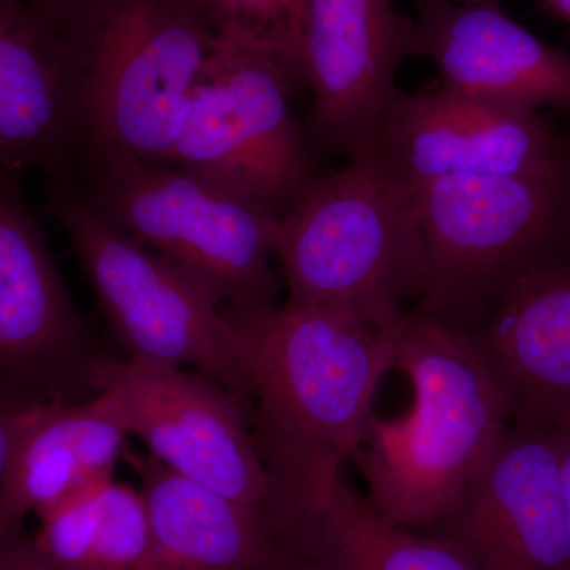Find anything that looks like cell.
Returning a JSON list of instances; mask_svg holds the SVG:
<instances>
[{"label":"cell","instance_id":"cell-1","mask_svg":"<svg viewBox=\"0 0 570 570\" xmlns=\"http://www.w3.org/2000/svg\"><path fill=\"white\" fill-rule=\"evenodd\" d=\"M255 400L269 478L340 474L362 448L379 384L395 366L396 325L370 328L322 307L227 309Z\"/></svg>","mask_w":570,"mask_h":570},{"label":"cell","instance_id":"cell-2","mask_svg":"<svg viewBox=\"0 0 570 570\" xmlns=\"http://www.w3.org/2000/svg\"><path fill=\"white\" fill-rule=\"evenodd\" d=\"M395 367L414 389L411 412L371 419L354 459L385 519L407 530L434 528L493 455L512 406L472 332L430 314L397 322Z\"/></svg>","mask_w":570,"mask_h":570},{"label":"cell","instance_id":"cell-3","mask_svg":"<svg viewBox=\"0 0 570 570\" xmlns=\"http://www.w3.org/2000/svg\"><path fill=\"white\" fill-rule=\"evenodd\" d=\"M276 255L287 302L322 307L387 330L420 298L426 250L411 187L396 181L374 149L316 178L281 216Z\"/></svg>","mask_w":570,"mask_h":570},{"label":"cell","instance_id":"cell-4","mask_svg":"<svg viewBox=\"0 0 570 570\" xmlns=\"http://www.w3.org/2000/svg\"><path fill=\"white\" fill-rule=\"evenodd\" d=\"M82 148L165 163L216 26L198 0H80L61 22Z\"/></svg>","mask_w":570,"mask_h":570},{"label":"cell","instance_id":"cell-5","mask_svg":"<svg viewBox=\"0 0 570 570\" xmlns=\"http://www.w3.org/2000/svg\"><path fill=\"white\" fill-rule=\"evenodd\" d=\"M92 164L77 193L108 223L181 266L227 309L277 306L279 214L178 165L129 154Z\"/></svg>","mask_w":570,"mask_h":570},{"label":"cell","instance_id":"cell-6","mask_svg":"<svg viewBox=\"0 0 570 570\" xmlns=\"http://www.w3.org/2000/svg\"><path fill=\"white\" fill-rule=\"evenodd\" d=\"M127 360L195 367L250 401L234 326L206 285L108 223L62 181L48 204Z\"/></svg>","mask_w":570,"mask_h":570},{"label":"cell","instance_id":"cell-7","mask_svg":"<svg viewBox=\"0 0 570 570\" xmlns=\"http://www.w3.org/2000/svg\"><path fill=\"white\" fill-rule=\"evenodd\" d=\"M412 193L426 250L420 298L426 314L461 328L482 321L517 276L557 255L570 227V171L449 176Z\"/></svg>","mask_w":570,"mask_h":570},{"label":"cell","instance_id":"cell-8","mask_svg":"<svg viewBox=\"0 0 570 570\" xmlns=\"http://www.w3.org/2000/svg\"><path fill=\"white\" fill-rule=\"evenodd\" d=\"M298 80L268 45L216 28L165 164L246 195L283 216L316 179L288 89Z\"/></svg>","mask_w":570,"mask_h":570},{"label":"cell","instance_id":"cell-9","mask_svg":"<svg viewBox=\"0 0 570 570\" xmlns=\"http://www.w3.org/2000/svg\"><path fill=\"white\" fill-rule=\"evenodd\" d=\"M94 393L110 397L127 434L176 474L266 513L272 483L247 401L183 367L104 358Z\"/></svg>","mask_w":570,"mask_h":570},{"label":"cell","instance_id":"cell-10","mask_svg":"<svg viewBox=\"0 0 570 570\" xmlns=\"http://www.w3.org/2000/svg\"><path fill=\"white\" fill-rule=\"evenodd\" d=\"M104 356L21 193L0 168V385L75 403Z\"/></svg>","mask_w":570,"mask_h":570},{"label":"cell","instance_id":"cell-11","mask_svg":"<svg viewBox=\"0 0 570 570\" xmlns=\"http://www.w3.org/2000/svg\"><path fill=\"white\" fill-rule=\"evenodd\" d=\"M374 153L406 187L449 176L561 175L570 160L538 111L494 102L436 82L397 94Z\"/></svg>","mask_w":570,"mask_h":570},{"label":"cell","instance_id":"cell-12","mask_svg":"<svg viewBox=\"0 0 570 570\" xmlns=\"http://www.w3.org/2000/svg\"><path fill=\"white\" fill-rule=\"evenodd\" d=\"M409 24L395 0H306L302 73L313 92L311 145L348 159L374 148L400 94Z\"/></svg>","mask_w":570,"mask_h":570},{"label":"cell","instance_id":"cell-13","mask_svg":"<svg viewBox=\"0 0 570 570\" xmlns=\"http://www.w3.org/2000/svg\"><path fill=\"white\" fill-rule=\"evenodd\" d=\"M433 534L479 570H570L551 431L513 422L455 512Z\"/></svg>","mask_w":570,"mask_h":570},{"label":"cell","instance_id":"cell-14","mask_svg":"<svg viewBox=\"0 0 570 570\" xmlns=\"http://www.w3.org/2000/svg\"><path fill=\"white\" fill-rule=\"evenodd\" d=\"M407 56L430 59L441 85L538 111L570 110V55L494 6L414 0Z\"/></svg>","mask_w":570,"mask_h":570},{"label":"cell","instance_id":"cell-15","mask_svg":"<svg viewBox=\"0 0 570 570\" xmlns=\"http://www.w3.org/2000/svg\"><path fill=\"white\" fill-rule=\"evenodd\" d=\"M81 148L61 26L26 0H0V168L67 178Z\"/></svg>","mask_w":570,"mask_h":570},{"label":"cell","instance_id":"cell-16","mask_svg":"<svg viewBox=\"0 0 570 570\" xmlns=\"http://www.w3.org/2000/svg\"><path fill=\"white\" fill-rule=\"evenodd\" d=\"M472 332L501 379L515 422L570 426V261L531 266L502 291Z\"/></svg>","mask_w":570,"mask_h":570},{"label":"cell","instance_id":"cell-17","mask_svg":"<svg viewBox=\"0 0 570 570\" xmlns=\"http://www.w3.org/2000/svg\"><path fill=\"white\" fill-rule=\"evenodd\" d=\"M277 546L333 570H479L438 535L385 519L341 474L272 482Z\"/></svg>","mask_w":570,"mask_h":570},{"label":"cell","instance_id":"cell-18","mask_svg":"<svg viewBox=\"0 0 570 570\" xmlns=\"http://www.w3.org/2000/svg\"><path fill=\"white\" fill-rule=\"evenodd\" d=\"M126 428L110 397L36 401L22 412L0 489V531L24 527L31 513L94 479L112 475Z\"/></svg>","mask_w":570,"mask_h":570},{"label":"cell","instance_id":"cell-19","mask_svg":"<svg viewBox=\"0 0 570 570\" xmlns=\"http://www.w3.org/2000/svg\"><path fill=\"white\" fill-rule=\"evenodd\" d=\"M148 508L149 549L138 570H250L277 546L262 510L176 474L154 456L124 450Z\"/></svg>","mask_w":570,"mask_h":570},{"label":"cell","instance_id":"cell-20","mask_svg":"<svg viewBox=\"0 0 570 570\" xmlns=\"http://www.w3.org/2000/svg\"><path fill=\"white\" fill-rule=\"evenodd\" d=\"M112 475L94 479L37 512L36 538L41 551L67 570H86L102 515L104 491Z\"/></svg>","mask_w":570,"mask_h":570},{"label":"cell","instance_id":"cell-21","mask_svg":"<svg viewBox=\"0 0 570 570\" xmlns=\"http://www.w3.org/2000/svg\"><path fill=\"white\" fill-rule=\"evenodd\" d=\"M216 28L245 32L268 45L298 80L306 0H198Z\"/></svg>","mask_w":570,"mask_h":570},{"label":"cell","instance_id":"cell-22","mask_svg":"<svg viewBox=\"0 0 570 570\" xmlns=\"http://www.w3.org/2000/svg\"><path fill=\"white\" fill-rule=\"evenodd\" d=\"M148 508L141 490L110 480L86 570H138L149 549Z\"/></svg>","mask_w":570,"mask_h":570},{"label":"cell","instance_id":"cell-23","mask_svg":"<svg viewBox=\"0 0 570 570\" xmlns=\"http://www.w3.org/2000/svg\"><path fill=\"white\" fill-rule=\"evenodd\" d=\"M0 570H67L51 561L24 527L0 531Z\"/></svg>","mask_w":570,"mask_h":570},{"label":"cell","instance_id":"cell-24","mask_svg":"<svg viewBox=\"0 0 570 570\" xmlns=\"http://www.w3.org/2000/svg\"><path fill=\"white\" fill-rule=\"evenodd\" d=\"M40 400L43 397L0 385V489H2L3 478H6L11 442H13L14 431H17L22 412Z\"/></svg>","mask_w":570,"mask_h":570},{"label":"cell","instance_id":"cell-25","mask_svg":"<svg viewBox=\"0 0 570 570\" xmlns=\"http://www.w3.org/2000/svg\"><path fill=\"white\" fill-rule=\"evenodd\" d=\"M250 570H333L322 562L296 554L294 551L276 546Z\"/></svg>","mask_w":570,"mask_h":570},{"label":"cell","instance_id":"cell-26","mask_svg":"<svg viewBox=\"0 0 570 570\" xmlns=\"http://www.w3.org/2000/svg\"><path fill=\"white\" fill-rule=\"evenodd\" d=\"M551 436H553L554 448H557L558 464H560L562 498H564L570 539V426L551 431Z\"/></svg>","mask_w":570,"mask_h":570},{"label":"cell","instance_id":"cell-27","mask_svg":"<svg viewBox=\"0 0 570 570\" xmlns=\"http://www.w3.org/2000/svg\"><path fill=\"white\" fill-rule=\"evenodd\" d=\"M26 2L31 3L33 9L41 11L61 26V22L69 17L80 0H26Z\"/></svg>","mask_w":570,"mask_h":570},{"label":"cell","instance_id":"cell-28","mask_svg":"<svg viewBox=\"0 0 570 570\" xmlns=\"http://www.w3.org/2000/svg\"><path fill=\"white\" fill-rule=\"evenodd\" d=\"M542 3L551 14L570 22V0H542Z\"/></svg>","mask_w":570,"mask_h":570},{"label":"cell","instance_id":"cell-29","mask_svg":"<svg viewBox=\"0 0 570 570\" xmlns=\"http://www.w3.org/2000/svg\"><path fill=\"white\" fill-rule=\"evenodd\" d=\"M450 2L464 3V6H494L499 0H450Z\"/></svg>","mask_w":570,"mask_h":570}]
</instances>
